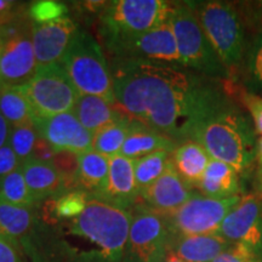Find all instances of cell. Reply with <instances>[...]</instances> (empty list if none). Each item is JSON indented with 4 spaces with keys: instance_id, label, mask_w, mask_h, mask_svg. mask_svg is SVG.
<instances>
[{
    "instance_id": "cell-1",
    "label": "cell",
    "mask_w": 262,
    "mask_h": 262,
    "mask_svg": "<svg viewBox=\"0 0 262 262\" xmlns=\"http://www.w3.org/2000/svg\"><path fill=\"white\" fill-rule=\"evenodd\" d=\"M111 73L116 102L124 113L176 145L192 141L196 129L231 100L220 79L186 68L114 58Z\"/></svg>"
},
{
    "instance_id": "cell-2",
    "label": "cell",
    "mask_w": 262,
    "mask_h": 262,
    "mask_svg": "<svg viewBox=\"0 0 262 262\" xmlns=\"http://www.w3.org/2000/svg\"><path fill=\"white\" fill-rule=\"evenodd\" d=\"M192 141L201 143L210 158L233 166L239 175L256 160V133L250 118L229 100L196 129Z\"/></svg>"
},
{
    "instance_id": "cell-3",
    "label": "cell",
    "mask_w": 262,
    "mask_h": 262,
    "mask_svg": "<svg viewBox=\"0 0 262 262\" xmlns=\"http://www.w3.org/2000/svg\"><path fill=\"white\" fill-rule=\"evenodd\" d=\"M133 214L103 199L90 196L86 208L68 221V233L93 245L94 256L102 262H122Z\"/></svg>"
},
{
    "instance_id": "cell-4",
    "label": "cell",
    "mask_w": 262,
    "mask_h": 262,
    "mask_svg": "<svg viewBox=\"0 0 262 262\" xmlns=\"http://www.w3.org/2000/svg\"><path fill=\"white\" fill-rule=\"evenodd\" d=\"M100 33L111 52L169 21L172 4L163 0H116L107 3Z\"/></svg>"
},
{
    "instance_id": "cell-5",
    "label": "cell",
    "mask_w": 262,
    "mask_h": 262,
    "mask_svg": "<svg viewBox=\"0 0 262 262\" xmlns=\"http://www.w3.org/2000/svg\"><path fill=\"white\" fill-rule=\"evenodd\" d=\"M61 64L80 95H93L117 103L110 64L102 48L86 31L78 29Z\"/></svg>"
},
{
    "instance_id": "cell-6",
    "label": "cell",
    "mask_w": 262,
    "mask_h": 262,
    "mask_svg": "<svg viewBox=\"0 0 262 262\" xmlns=\"http://www.w3.org/2000/svg\"><path fill=\"white\" fill-rule=\"evenodd\" d=\"M203 31L229 75L243 64L248 44L244 25L234 6L224 2L189 3Z\"/></svg>"
},
{
    "instance_id": "cell-7",
    "label": "cell",
    "mask_w": 262,
    "mask_h": 262,
    "mask_svg": "<svg viewBox=\"0 0 262 262\" xmlns=\"http://www.w3.org/2000/svg\"><path fill=\"white\" fill-rule=\"evenodd\" d=\"M170 24L175 33L183 68L214 79L231 78L189 3L172 6Z\"/></svg>"
},
{
    "instance_id": "cell-8",
    "label": "cell",
    "mask_w": 262,
    "mask_h": 262,
    "mask_svg": "<svg viewBox=\"0 0 262 262\" xmlns=\"http://www.w3.org/2000/svg\"><path fill=\"white\" fill-rule=\"evenodd\" d=\"M19 89L28 98L37 118L72 112L80 96L61 63L39 67L34 77Z\"/></svg>"
},
{
    "instance_id": "cell-9",
    "label": "cell",
    "mask_w": 262,
    "mask_h": 262,
    "mask_svg": "<svg viewBox=\"0 0 262 262\" xmlns=\"http://www.w3.org/2000/svg\"><path fill=\"white\" fill-rule=\"evenodd\" d=\"M171 238L165 216L140 206L133 214L122 262H165Z\"/></svg>"
},
{
    "instance_id": "cell-10",
    "label": "cell",
    "mask_w": 262,
    "mask_h": 262,
    "mask_svg": "<svg viewBox=\"0 0 262 262\" xmlns=\"http://www.w3.org/2000/svg\"><path fill=\"white\" fill-rule=\"evenodd\" d=\"M243 195L231 198H211L193 193L178 210L164 215L172 235L217 234L222 221Z\"/></svg>"
},
{
    "instance_id": "cell-11",
    "label": "cell",
    "mask_w": 262,
    "mask_h": 262,
    "mask_svg": "<svg viewBox=\"0 0 262 262\" xmlns=\"http://www.w3.org/2000/svg\"><path fill=\"white\" fill-rule=\"evenodd\" d=\"M219 235L229 243L243 244L262 261V201L243 195L222 221Z\"/></svg>"
},
{
    "instance_id": "cell-12",
    "label": "cell",
    "mask_w": 262,
    "mask_h": 262,
    "mask_svg": "<svg viewBox=\"0 0 262 262\" xmlns=\"http://www.w3.org/2000/svg\"><path fill=\"white\" fill-rule=\"evenodd\" d=\"M113 54L116 58H139L183 68L170 18L159 27L125 42Z\"/></svg>"
},
{
    "instance_id": "cell-13",
    "label": "cell",
    "mask_w": 262,
    "mask_h": 262,
    "mask_svg": "<svg viewBox=\"0 0 262 262\" xmlns=\"http://www.w3.org/2000/svg\"><path fill=\"white\" fill-rule=\"evenodd\" d=\"M38 68L31 26L5 40L0 54V90L24 86L34 77Z\"/></svg>"
},
{
    "instance_id": "cell-14",
    "label": "cell",
    "mask_w": 262,
    "mask_h": 262,
    "mask_svg": "<svg viewBox=\"0 0 262 262\" xmlns=\"http://www.w3.org/2000/svg\"><path fill=\"white\" fill-rule=\"evenodd\" d=\"M38 135L48 141L56 152L83 155L93 149L94 134L81 125L72 112L49 118H38L35 122Z\"/></svg>"
},
{
    "instance_id": "cell-15",
    "label": "cell",
    "mask_w": 262,
    "mask_h": 262,
    "mask_svg": "<svg viewBox=\"0 0 262 262\" xmlns=\"http://www.w3.org/2000/svg\"><path fill=\"white\" fill-rule=\"evenodd\" d=\"M77 31V25L68 16L48 24L32 22V42L38 67L60 64Z\"/></svg>"
},
{
    "instance_id": "cell-16",
    "label": "cell",
    "mask_w": 262,
    "mask_h": 262,
    "mask_svg": "<svg viewBox=\"0 0 262 262\" xmlns=\"http://www.w3.org/2000/svg\"><path fill=\"white\" fill-rule=\"evenodd\" d=\"M191 187L181 179L172 160L157 181L148 188L141 192L140 198L152 209L162 215H169L176 211L193 195Z\"/></svg>"
},
{
    "instance_id": "cell-17",
    "label": "cell",
    "mask_w": 262,
    "mask_h": 262,
    "mask_svg": "<svg viewBox=\"0 0 262 262\" xmlns=\"http://www.w3.org/2000/svg\"><path fill=\"white\" fill-rule=\"evenodd\" d=\"M231 244L219 234L172 235L166 257L178 262H212Z\"/></svg>"
},
{
    "instance_id": "cell-18",
    "label": "cell",
    "mask_w": 262,
    "mask_h": 262,
    "mask_svg": "<svg viewBox=\"0 0 262 262\" xmlns=\"http://www.w3.org/2000/svg\"><path fill=\"white\" fill-rule=\"evenodd\" d=\"M140 198L135 179V159L123 155L110 158V173L103 201L129 209Z\"/></svg>"
},
{
    "instance_id": "cell-19",
    "label": "cell",
    "mask_w": 262,
    "mask_h": 262,
    "mask_svg": "<svg viewBox=\"0 0 262 262\" xmlns=\"http://www.w3.org/2000/svg\"><path fill=\"white\" fill-rule=\"evenodd\" d=\"M22 172L37 203L48 198L56 199L66 193L61 175L52 163L29 158L22 164Z\"/></svg>"
},
{
    "instance_id": "cell-20",
    "label": "cell",
    "mask_w": 262,
    "mask_h": 262,
    "mask_svg": "<svg viewBox=\"0 0 262 262\" xmlns=\"http://www.w3.org/2000/svg\"><path fill=\"white\" fill-rule=\"evenodd\" d=\"M196 188L203 195L211 198L241 195V175L233 166L211 158Z\"/></svg>"
},
{
    "instance_id": "cell-21",
    "label": "cell",
    "mask_w": 262,
    "mask_h": 262,
    "mask_svg": "<svg viewBox=\"0 0 262 262\" xmlns=\"http://www.w3.org/2000/svg\"><path fill=\"white\" fill-rule=\"evenodd\" d=\"M176 147L178 145L171 139L150 129L141 122L131 119L129 135L126 137L120 155L130 159H137L159 150L172 153Z\"/></svg>"
},
{
    "instance_id": "cell-22",
    "label": "cell",
    "mask_w": 262,
    "mask_h": 262,
    "mask_svg": "<svg viewBox=\"0 0 262 262\" xmlns=\"http://www.w3.org/2000/svg\"><path fill=\"white\" fill-rule=\"evenodd\" d=\"M102 97L93 95H80L72 113L77 117L81 125L90 133H97L102 127L116 123L127 117L125 113H120Z\"/></svg>"
},
{
    "instance_id": "cell-23",
    "label": "cell",
    "mask_w": 262,
    "mask_h": 262,
    "mask_svg": "<svg viewBox=\"0 0 262 262\" xmlns=\"http://www.w3.org/2000/svg\"><path fill=\"white\" fill-rule=\"evenodd\" d=\"M210 159L204 147L195 141L180 143L171 153L173 168L191 188H196Z\"/></svg>"
},
{
    "instance_id": "cell-24",
    "label": "cell",
    "mask_w": 262,
    "mask_h": 262,
    "mask_svg": "<svg viewBox=\"0 0 262 262\" xmlns=\"http://www.w3.org/2000/svg\"><path fill=\"white\" fill-rule=\"evenodd\" d=\"M110 173V158L95 150L79 155L78 185L80 191L93 198L102 199L107 188Z\"/></svg>"
},
{
    "instance_id": "cell-25",
    "label": "cell",
    "mask_w": 262,
    "mask_h": 262,
    "mask_svg": "<svg viewBox=\"0 0 262 262\" xmlns=\"http://www.w3.org/2000/svg\"><path fill=\"white\" fill-rule=\"evenodd\" d=\"M35 226L33 208L19 206L0 199V234L17 245L26 242Z\"/></svg>"
},
{
    "instance_id": "cell-26",
    "label": "cell",
    "mask_w": 262,
    "mask_h": 262,
    "mask_svg": "<svg viewBox=\"0 0 262 262\" xmlns=\"http://www.w3.org/2000/svg\"><path fill=\"white\" fill-rule=\"evenodd\" d=\"M0 113L12 127L35 125L38 119L32 104L19 88L0 90Z\"/></svg>"
},
{
    "instance_id": "cell-27",
    "label": "cell",
    "mask_w": 262,
    "mask_h": 262,
    "mask_svg": "<svg viewBox=\"0 0 262 262\" xmlns=\"http://www.w3.org/2000/svg\"><path fill=\"white\" fill-rule=\"evenodd\" d=\"M130 123L131 118L125 117L95 133L93 150L108 158L120 155L126 137L129 135Z\"/></svg>"
},
{
    "instance_id": "cell-28",
    "label": "cell",
    "mask_w": 262,
    "mask_h": 262,
    "mask_svg": "<svg viewBox=\"0 0 262 262\" xmlns=\"http://www.w3.org/2000/svg\"><path fill=\"white\" fill-rule=\"evenodd\" d=\"M170 162L171 153L166 150H159L135 159V179L140 195L141 192L153 185L165 172Z\"/></svg>"
},
{
    "instance_id": "cell-29",
    "label": "cell",
    "mask_w": 262,
    "mask_h": 262,
    "mask_svg": "<svg viewBox=\"0 0 262 262\" xmlns=\"http://www.w3.org/2000/svg\"><path fill=\"white\" fill-rule=\"evenodd\" d=\"M0 199L10 204L28 208H34L37 204L25 180L22 165L0 181Z\"/></svg>"
},
{
    "instance_id": "cell-30",
    "label": "cell",
    "mask_w": 262,
    "mask_h": 262,
    "mask_svg": "<svg viewBox=\"0 0 262 262\" xmlns=\"http://www.w3.org/2000/svg\"><path fill=\"white\" fill-rule=\"evenodd\" d=\"M244 78L249 93L262 94V33L248 44L243 60Z\"/></svg>"
},
{
    "instance_id": "cell-31",
    "label": "cell",
    "mask_w": 262,
    "mask_h": 262,
    "mask_svg": "<svg viewBox=\"0 0 262 262\" xmlns=\"http://www.w3.org/2000/svg\"><path fill=\"white\" fill-rule=\"evenodd\" d=\"M89 199L90 195L80 189L64 193L52 202V212L55 219L64 221L74 220L86 208Z\"/></svg>"
},
{
    "instance_id": "cell-32",
    "label": "cell",
    "mask_w": 262,
    "mask_h": 262,
    "mask_svg": "<svg viewBox=\"0 0 262 262\" xmlns=\"http://www.w3.org/2000/svg\"><path fill=\"white\" fill-rule=\"evenodd\" d=\"M38 137L39 135L35 125L12 127L8 143L22 164L32 158Z\"/></svg>"
},
{
    "instance_id": "cell-33",
    "label": "cell",
    "mask_w": 262,
    "mask_h": 262,
    "mask_svg": "<svg viewBox=\"0 0 262 262\" xmlns=\"http://www.w3.org/2000/svg\"><path fill=\"white\" fill-rule=\"evenodd\" d=\"M52 164L61 175L64 192H73L79 189L78 185V169H79V155L73 152H56Z\"/></svg>"
},
{
    "instance_id": "cell-34",
    "label": "cell",
    "mask_w": 262,
    "mask_h": 262,
    "mask_svg": "<svg viewBox=\"0 0 262 262\" xmlns=\"http://www.w3.org/2000/svg\"><path fill=\"white\" fill-rule=\"evenodd\" d=\"M64 16H67V6L52 0L37 2L29 8V17L33 24H48Z\"/></svg>"
},
{
    "instance_id": "cell-35",
    "label": "cell",
    "mask_w": 262,
    "mask_h": 262,
    "mask_svg": "<svg viewBox=\"0 0 262 262\" xmlns=\"http://www.w3.org/2000/svg\"><path fill=\"white\" fill-rule=\"evenodd\" d=\"M241 98L253 119L255 133L262 136V97L257 94L244 91L241 94Z\"/></svg>"
},
{
    "instance_id": "cell-36",
    "label": "cell",
    "mask_w": 262,
    "mask_h": 262,
    "mask_svg": "<svg viewBox=\"0 0 262 262\" xmlns=\"http://www.w3.org/2000/svg\"><path fill=\"white\" fill-rule=\"evenodd\" d=\"M260 261L250 249L243 244H231L227 250L219 255L212 262H256Z\"/></svg>"
},
{
    "instance_id": "cell-37",
    "label": "cell",
    "mask_w": 262,
    "mask_h": 262,
    "mask_svg": "<svg viewBox=\"0 0 262 262\" xmlns=\"http://www.w3.org/2000/svg\"><path fill=\"white\" fill-rule=\"evenodd\" d=\"M22 165L17 156L10 147L9 143H6L4 147L0 148V181L6 176L10 175L16 169H18Z\"/></svg>"
},
{
    "instance_id": "cell-38",
    "label": "cell",
    "mask_w": 262,
    "mask_h": 262,
    "mask_svg": "<svg viewBox=\"0 0 262 262\" xmlns=\"http://www.w3.org/2000/svg\"><path fill=\"white\" fill-rule=\"evenodd\" d=\"M14 242L0 234V262H22Z\"/></svg>"
},
{
    "instance_id": "cell-39",
    "label": "cell",
    "mask_w": 262,
    "mask_h": 262,
    "mask_svg": "<svg viewBox=\"0 0 262 262\" xmlns=\"http://www.w3.org/2000/svg\"><path fill=\"white\" fill-rule=\"evenodd\" d=\"M55 156H56V150L52 148V146L48 142V141H45L44 139H41V137L39 136L37 143H35L34 146V150H33L32 158L41 160V162L52 163Z\"/></svg>"
},
{
    "instance_id": "cell-40",
    "label": "cell",
    "mask_w": 262,
    "mask_h": 262,
    "mask_svg": "<svg viewBox=\"0 0 262 262\" xmlns=\"http://www.w3.org/2000/svg\"><path fill=\"white\" fill-rule=\"evenodd\" d=\"M11 130H12V126L10 125V123L5 119L4 116L0 113V148L4 147L6 143L9 142Z\"/></svg>"
},
{
    "instance_id": "cell-41",
    "label": "cell",
    "mask_w": 262,
    "mask_h": 262,
    "mask_svg": "<svg viewBox=\"0 0 262 262\" xmlns=\"http://www.w3.org/2000/svg\"><path fill=\"white\" fill-rule=\"evenodd\" d=\"M254 191H255L254 194L262 201V165H258V164H257L256 170H255Z\"/></svg>"
},
{
    "instance_id": "cell-42",
    "label": "cell",
    "mask_w": 262,
    "mask_h": 262,
    "mask_svg": "<svg viewBox=\"0 0 262 262\" xmlns=\"http://www.w3.org/2000/svg\"><path fill=\"white\" fill-rule=\"evenodd\" d=\"M256 162L258 165H262V136L256 140Z\"/></svg>"
},
{
    "instance_id": "cell-43",
    "label": "cell",
    "mask_w": 262,
    "mask_h": 262,
    "mask_svg": "<svg viewBox=\"0 0 262 262\" xmlns=\"http://www.w3.org/2000/svg\"><path fill=\"white\" fill-rule=\"evenodd\" d=\"M4 44H5L4 37H3V34H2V31H0V54H2V51H3V48H4Z\"/></svg>"
},
{
    "instance_id": "cell-44",
    "label": "cell",
    "mask_w": 262,
    "mask_h": 262,
    "mask_svg": "<svg viewBox=\"0 0 262 262\" xmlns=\"http://www.w3.org/2000/svg\"><path fill=\"white\" fill-rule=\"evenodd\" d=\"M256 262H262V261H256Z\"/></svg>"
}]
</instances>
